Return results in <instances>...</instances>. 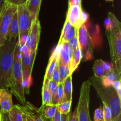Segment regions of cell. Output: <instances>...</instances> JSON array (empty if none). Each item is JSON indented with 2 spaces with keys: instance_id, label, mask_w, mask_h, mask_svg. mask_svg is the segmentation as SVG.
<instances>
[{
  "instance_id": "6da1fadb",
  "label": "cell",
  "mask_w": 121,
  "mask_h": 121,
  "mask_svg": "<svg viewBox=\"0 0 121 121\" xmlns=\"http://www.w3.org/2000/svg\"><path fill=\"white\" fill-rule=\"evenodd\" d=\"M18 41V38L7 40L3 46H0V89L10 87L14 51Z\"/></svg>"
},
{
  "instance_id": "7a4b0ae2",
  "label": "cell",
  "mask_w": 121,
  "mask_h": 121,
  "mask_svg": "<svg viewBox=\"0 0 121 121\" xmlns=\"http://www.w3.org/2000/svg\"><path fill=\"white\" fill-rule=\"evenodd\" d=\"M89 80L96 91L102 104H105L111 109L112 121H113L121 114V99L118 97L117 91L112 86H104L102 83L101 79L95 77H91Z\"/></svg>"
},
{
  "instance_id": "3957f363",
  "label": "cell",
  "mask_w": 121,
  "mask_h": 121,
  "mask_svg": "<svg viewBox=\"0 0 121 121\" xmlns=\"http://www.w3.org/2000/svg\"><path fill=\"white\" fill-rule=\"evenodd\" d=\"M10 92L14 95L18 101L24 105L26 104V97L23 86V75L21 65V47L18 41L14 54V64L12 70L10 82Z\"/></svg>"
},
{
  "instance_id": "277c9868",
  "label": "cell",
  "mask_w": 121,
  "mask_h": 121,
  "mask_svg": "<svg viewBox=\"0 0 121 121\" xmlns=\"http://www.w3.org/2000/svg\"><path fill=\"white\" fill-rule=\"evenodd\" d=\"M109 44L112 65L118 75L121 74V23L119 22L110 31H106Z\"/></svg>"
},
{
  "instance_id": "5b68a950",
  "label": "cell",
  "mask_w": 121,
  "mask_h": 121,
  "mask_svg": "<svg viewBox=\"0 0 121 121\" xmlns=\"http://www.w3.org/2000/svg\"><path fill=\"white\" fill-rule=\"evenodd\" d=\"M91 86V82L89 80L85 81L82 85L77 107L78 121H92L89 113Z\"/></svg>"
},
{
  "instance_id": "8992f818",
  "label": "cell",
  "mask_w": 121,
  "mask_h": 121,
  "mask_svg": "<svg viewBox=\"0 0 121 121\" xmlns=\"http://www.w3.org/2000/svg\"><path fill=\"white\" fill-rule=\"evenodd\" d=\"M21 47V46H20ZM21 65L23 75V86L25 93H29V89L31 84L32 70L36 56L31 54L26 45L21 47Z\"/></svg>"
},
{
  "instance_id": "52a82bcc",
  "label": "cell",
  "mask_w": 121,
  "mask_h": 121,
  "mask_svg": "<svg viewBox=\"0 0 121 121\" xmlns=\"http://www.w3.org/2000/svg\"><path fill=\"white\" fill-rule=\"evenodd\" d=\"M17 10V6L5 3L0 13V46L7 40L9 26Z\"/></svg>"
},
{
  "instance_id": "ba28073f",
  "label": "cell",
  "mask_w": 121,
  "mask_h": 121,
  "mask_svg": "<svg viewBox=\"0 0 121 121\" xmlns=\"http://www.w3.org/2000/svg\"><path fill=\"white\" fill-rule=\"evenodd\" d=\"M78 41L79 47L86 60L92 59L93 50V41L86 25L83 24L78 30Z\"/></svg>"
},
{
  "instance_id": "9c48e42d",
  "label": "cell",
  "mask_w": 121,
  "mask_h": 121,
  "mask_svg": "<svg viewBox=\"0 0 121 121\" xmlns=\"http://www.w3.org/2000/svg\"><path fill=\"white\" fill-rule=\"evenodd\" d=\"M17 13L19 27L18 37H20L28 34L33 21L25 3L17 5Z\"/></svg>"
},
{
  "instance_id": "30bf717a",
  "label": "cell",
  "mask_w": 121,
  "mask_h": 121,
  "mask_svg": "<svg viewBox=\"0 0 121 121\" xmlns=\"http://www.w3.org/2000/svg\"><path fill=\"white\" fill-rule=\"evenodd\" d=\"M41 26L39 20L33 21L27 35L26 46L31 54L37 55L38 46L40 41Z\"/></svg>"
},
{
  "instance_id": "8fae6325",
  "label": "cell",
  "mask_w": 121,
  "mask_h": 121,
  "mask_svg": "<svg viewBox=\"0 0 121 121\" xmlns=\"http://www.w3.org/2000/svg\"><path fill=\"white\" fill-rule=\"evenodd\" d=\"M22 113L27 115L31 121H48L43 115L40 108L35 107L33 104L27 102L24 105H14Z\"/></svg>"
},
{
  "instance_id": "7c38bea8",
  "label": "cell",
  "mask_w": 121,
  "mask_h": 121,
  "mask_svg": "<svg viewBox=\"0 0 121 121\" xmlns=\"http://www.w3.org/2000/svg\"><path fill=\"white\" fill-rule=\"evenodd\" d=\"M61 46H62V44L60 45V46L57 45L56 47L53 51L50 57L49 61H48V65H47V68H46L42 88H44V87L48 86V83H49L50 80L52 79V74H53L54 69H55L56 66L58 62V60H59Z\"/></svg>"
},
{
  "instance_id": "4fadbf2b",
  "label": "cell",
  "mask_w": 121,
  "mask_h": 121,
  "mask_svg": "<svg viewBox=\"0 0 121 121\" xmlns=\"http://www.w3.org/2000/svg\"><path fill=\"white\" fill-rule=\"evenodd\" d=\"M82 11L81 5L69 6L66 20L76 29H79L80 26L83 25L82 22Z\"/></svg>"
},
{
  "instance_id": "5bb4252c",
  "label": "cell",
  "mask_w": 121,
  "mask_h": 121,
  "mask_svg": "<svg viewBox=\"0 0 121 121\" xmlns=\"http://www.w3.org/2000/svg\"><path fill=\"white\" fill-rule=\"evenodd\" d=\"M14 106L11 92L8 89H0V111L3 114L8 113Z\"/></svg>"
},
{
  "instance_id": "9a60e30c",
  "label": "cell",
  "mask_w": 121,
  "mask_h": 121,
  "mask_svg": "<svg viewBox=\"0 0 121 121\" xmlns=\"http://www.w3.org/2000/svg\"><path fill=\"white\" fill-rule=\"evenodd\" d=\"M42 0H27L26 4V7L31 15L33 21L39 20V11Z\"/></svg>"
},
{
  "instance_id": "2e32d148",
  "label": "cell",
  "mask_w": 121,
  "mask_h": 121,
  "mask_svg": "<svg viewBox=\"0 0 121 121\" xmlns=\"http://www.w3.org/2000/svg\"><path fill=\"white\" fill-rule=\"evenodd\" d=\"M72 56V54L70 51L68 43H63L62 44L61 50L60 52L59 60L62 63L69 66L70 68Z\"/></svg>"
},
{
  "instance_id": "e0dca14e",
  "label": "cell",
  "mask_w": 121,
  "mask_h": 121,
  "mask_svg": "<svg viewBox=\"0 0 121 121\" xmlns=\"http://www.w3.org/2000/svg\"><path fill=\"white\" fill-rule=\"evenodd\" d=\"M19 34V27L18 23L17 13H15L13 17L9 26V30L8 32V37L7 40H12V39H17L18 38Z\"/></svg>"
},
{
  "instance_id": "ac0fdd59",
  "label": "cell",
  "mask_w": 121,
  "mask_h": 121,
  "mask_svg": "<svg viewBox=\"0 0 121 121\" xmlns=\"http://www.w3.org/2000/svg\"><path fill=\"white\" fill-rule=\"evenodd\" d=\"M83 58V54L82 52L80 47H78L75 52L72 54L71 58V65H70V73L73 74V72L77 69L82 59Z\"/></svg>"
},
{
  "instance_id": "d6986e66",
  "label": "cell",
  "mask_w": 121,
  "mask_h": 121,
  "mask_svg": "<svg viewBox=\"0 0 121 121\" xmlns=\"http://www.w3.org/2000/svg\"><path fill=\"white\" fill-rule=\"evenodd\" d=\"M64 94L66 101H72V75H69L62 83Z\"/></svg>"
},
{
  "instance_id": "ffe728a7",
  "label": "cell",
  "mask_w": 121,
  "mask_h": 121,
  "mask_svg": "<svg viewBox=\"0 0 121 121\" xmlns=\"http://www.w3.org/2000/svg\"><path fill=\"white\" fill-rule=\"evenodd\" d=\"M121 79V76L118 75L115 70H112L111 72H109L105 75V76L101 79L102 85L105 87L112 86V84L113 82Z\"/></svg>"
},
{
  "instance_id": "44dd1931",
  "label": "cell",
  "mask_w": 121,
  "mask_h": 121,
  "mask_svg": "<svg viewBox=\"0 0 121 121\" xmlns=\"http://www.w3.org/2000/svg\"><path fill=\"white\" fill-rule=\"evenodd\" d=\"M104 60L102 59H98L94 63L93 70L95 78L102 79L105 75L104 69Z\"/></svg>"
},
{
  "instance_id": "7402d4cb",
  "label": "cell",
  "mask_w": 121,
  "mask_h": 121,
  "mask_svg": "<svg viewBox=\"0 0 121 121\" xmlns=\"http://www.w3.org/2000/svg\"><path fill=\"white\" fill-rule=\"evenodd\" d=\"M58 66L60 73V83H62L65 79L69 75H72L70 73V68L69 66L62 63L58 60Z\"/></svg>"
},
{
  "instance_id": "603a6c76",
  "label": "cell",
  "mask_w": 121,
  "mask_h": 121,
  "mask_svg": "<svg viewBox=\"0 0 121 121\" xmlns=\"http://www.w3.org/2000/svg\"><path fill=\"white\" fill-rule=\"evenodd\" d=\"M44 117L47 119H50L53 118L57 111L56 105H49L41 106L40 108Z\"/></svg>"
},
{
  "instance_id": "cb8c5ba5",
  "label": "cell",
  "mask_w": 121,
  "mask_h": 121,
  "mask_svg": "<svg viewBox=\"0 0 121 121\" xmlns=\"http://www.w3.org/2000/svg\"><path fill=\"white\" fill-rule=\"evenodd\" d=\"M66 100L65 99V94L63 92V83H59L58 85L56 95L55 99L53 102V105H57L59 104H61L63 102H66Z\"/></svg>"
},
{
  "instance_id": "d4e9b609",
  "label": "cell",
  "mask_w": 121,
  "mask_h": 121,
  "mask_svg": "<svg viewBox=\"0 0 121 121\" xmlns=\"http://www.w3.org/2000/svg\"><path fill=\"white\" fill-rule=\"evenodd\" d=\"M72 101H66L57 105V110L61 114L68 115L70 112Z\"/></svg>"
},
{
  "instance_id": "484cf974",
  "label": "cell",
  "mask_w": 121,
  "mask_h": 121,
  "mask_svg": "<svg viewBox=\"0 0 121 121\" xmlns=\"http://www.w3.org/2000/svg\"><path fill=\"white\" fill-rule=\"evenodd\" d=\"M52 105V95L48 86L42 88V106Z\"/></svg>"
},
{
  "instance_id": "4316f807",
  "label": "cell",
  "mask_w": 121,
  "mask_h": 121,
  "mask_svg": "<svg viewBox=\"0 0 121 121\" xmlns=\"http://www.w3.org/2000/svg\"><path fill=\"white\" fill-rule=\"evenodd\" d=\"M8 117L11 121H22V113L16 107L14 106V108L8 113Z\"/></svg>"
},
{
  "instance_id": "83f0119b",
  "label": "cell",
  "mask_w": 121,
  "mask_h": 121,
  "mask_svg": "<svg viewBox=\"0 0 121 121\" xmlns=\"http://www.w3.org/2000/svg\"><path fill=\"white\" fill-rule=\"evenodd\" d=\"M69 46L70 51L72 54L76 51V50L79 47V41H78V31L76 32V34L74 35V36L68 42Z\"/></svg>"
},
{
  "instance_id": "f1b7e54d",
  "label": "cell",
  "mask_w": 121,
  "mask_h": 121,
  "mask_svg": "<svg viewBox=\"0 0 121 121\" xmlns=\"http://www.w3.org/2000/svg\"><path fill=\"white\" fill-rule=\"evenodd\" d=\"M58 85H59V83H57L54 82V81L52 80H50L49 83L48 84V89L49 90L50 92L51 95H52V105L53 104L54 99H55Z\"/></svg>"
},
{
  "instance_id": "f546056e",
  "label": "cell",
  "mask_w": 121,
  "mask_h": 121,
  "mask_svg": "<svg viewBox=\"0 0 121 121\" xmlns=\"http://www.w3.org/2000/svg\"><path fill=\"white\" fill-rule=\"evenodd\" d=\"M71 26H72V25L70 24V22L66 19V21H65V24H64L63 27V29L62 30H61L60 39H59V42H58L57 46H60V45L62 44V42H63V40L64 37H65V35H66L67 31H68L69 30V28L71 27Z\"/></svg>"
},
{
  "instance_id": "4dcf8cb0",
  "label": "cell",
  "mask_w": 121,
  "mask_h": 121,
  "mask_svg": "<svg viewBox=\"0 0 121 121\" xmlns=\"http://www.w3.org/2000/svg\"><path fill=\"white\" fill-rule=\"evenodd\" d=\"M78 29H76V28H74L73 26H71L70 28H69L67 32L66 33V35H65V37H64L63 40L62 44L63 43H68L73 37L76 34V32L78 31Z\"/></svg>"
},
{
  "instance_id": "1f68e13d",
  "label": "cell",
  "mask_w": 121,
  "mask_h": 121,
  "mask_svg": "<svg viewBox=\"0 0 121 121\" xmlns=\"http://www.w3.org/2000/svg\"><path fill=\"white\" fill-rule=\"evenodd\" d=\"M103 112H104V121H112V112L111 109L105 104H103Z\"/></svg>"
},
{
  "instance_id": "d6a6232c",
  "label": "cell",
  "mask_w": 121,
  "mask_h": 121,
  "mask_svg": "<svg viewBox=\"0 0 121 121\" xmlns=\"http://www.w3.org/2000/svg\"><path fill=\"white\" fill-rule=\"evenodd\" d=\"M94 121H104V112L103 109L101 107L97 108L95 111L94 114Z\"/></svg>"
},
{
  "instance_id": "836d02e7",
  "label": "cell",
  "mask_w": 121,
  "mask_h": 121,
  "mask_svg": "<svg viewBox=\"0 0 121 121\" xmlns=\"http://www.w3.org/2000/svg\"><path fill=\"white\" fill-rule=\"evenodd\" d=\"M52 80L54 81V82L57 83H60V73H59V66H58V62L57 63L55 69L54 70L53 74H52Z\"/></svg>"
},
{
  "instance_id": "e575fe53",
  "label": "cell",
  "mask_w": 121,
  "mask_h": 121,
  "mask_svg": "<svg viewBox=\"0 0 121 121\" xmlns=\"http://www.w3.org/2000/svg\"><path fill=\"white\" fill-rule=\"evenodd\" d=\"M104 69L105 71V74H107L109 72H111L112 70L115 69L114 67H113L112 64L109 63L105 62V61H104Z\"/></svg>"
},
{
  "instance_id": "d590c367",
  "label": "cell",
  "mask_w": 121,
  "mask_h": 121,
  "mask_svg": "<svg viewBox=\"0 0 121 121\" xmlns=\"http://www.w3.org/2000/svg\"><path fill=\"white\" fill-rule=\"evenodd\" d=\"M78 121L77 108L75 109V110L74 111V112H70V113H69V121Z\"/></svg>"
},
{
  "instance_id": "8d00e7d4",
  "label": "cell",
  "mask_w": 121,
  "mask_h": 121,
  "mask_svg": "<svg viewBox=\"0 0 121 121\" xmlns=\"http://www.w3.org/2000/svg\"><path fill=\"white\" fill-rule=\"evenodd\" d=\"M121 79H118V80H116V81L113 82V83L112 84V86L115 91H118V90H121Z\"/></svg>"
},
{
  "instance_id": "74e56055",
  "label": "cell",
  "mask_w": 121,
  "mask_h": 121,
  "mask_svg": "<svg viewBox=\"0 0 121 121\" xmlns=\"http://www.w3.org/2000/svg\"><path fill=\"white\" fill-rule=\"evenodd\" d=\"M5 3L17 6L23 4V0H5Z\"/></svg>"
},
{
  "instance_id": "f35d334b",
  "label": "cell",
  "mask_w": 121,
  "mask_h": 121,
  "mask_svg": "<svg viewBox=\"0 0 121 121\" xmlns=\"http://www.w3.org/2000/svg\"><path fill=\"white\" fill-rule=\"evenodd\" d=\"M51 121H60L61 120V113L57 110L55 115L50 119Z\"/></svg>"
},
{
  "instance_id": "ab89813d",
  "label": "cell",
  "mask_w": 121,
  "mask_h": 121,
  "mask_svg": "<svg viewBox=\"0 0 121 121\" xmlns=\"http://www.w3.org/2000/svg\"><path fill=\"white\" fill-rule=\"evenodd\" d=\"M81 0H69V6L81 5Z\"/></svg>"
},
{
  "instance_id": "60d3db41",
  "label": "cell",
  "mask_w": 121,
  "mask_h": 121,
  "mask_svg": "<svg viewBox=\"0 0 121 121\" xmlns=\"http://www.w3.org/2000/svg\"><path fill=\"white\" fill-rule=\"evenodd\" d=\"M69 121V114H61V120L60 121Z\"/></svg>"
},
{
  "instance_id": "b9f144b4",
  "label": "cell",
  "mask_w": 121,
  "mask_h": 121,
  "mask_svg": "<svg viewBox=\"0 0 121 121\" xmlns=\"http://www.w3.org/2000/svg\"><path fill=\"white\" fill-rule=\"evenodd\" d=\"M2 121H11L9 119V117H8V113L3 114V119H2Z\"/></svg>"
},
{
  "instance_id": "7bdbcfd3",
  "label": "cell",
  "mask_w": 121,
  "mask_h": 121,
  "mask_svg": "<svg viewBox=\"0 0 121 121\" xmlns=\"http://www.w3.org/2000/svg\"><path fill=\"white\" fill-rule=\"evenodd\" d=\"M22 121H31L27 115H26L24 114V113H22Z\"/></svg>"
},
{
  "instance_id": "ee69618b",
  "label": "cell",
  "mask_w": 121,
  "mask_h": 121,
  "mask_svg": "<svg viewBox=\"0 0 121 121\" xmlns=\"http://www.w3.org/2000/svg\"><path fill=\"white\" fill-rule=\"evenodd\" d=\"M5 4V0H0V13Z\"/></svg>"
},
{
  "instance_id": "f6af8a7d",
  "label": "cell",
  "mask_w": 121,
  "mask_h": 121,
  "mask_svg": "<svg viewBox=\"0 0 121 121\" xmlns=\"http://www.w3.org/2000/svg\"><path fill=\"white\" fill-rule=\"evenodd\" d=\"M113 121H121V114L119 115L118 117H117Z\"/></svg>"
},
{
  "instance_id": "bcb514c9",
  "label": "cell",
  "mask_w": 121,
  "mask_h": 121,
  "mask_svg": "<svg viewBox=\"0 0 121 121\" xmlns=\"http://www.w3.org/2000/svg\"><path fill=\"white\" fill-rule=\"evenodd\" d=\"M3 119V113L0 111V121H2Z\"/></svg>"
},
{
  "instance_id": "7dc6e473",
  "label": "cell",
  "mask_w": 121,
  "mask_h": 121,
  "mask_svg": "<svg viewBox=\"0 0 121 121\" xmlns=\"http://www.w3.org/2000/svg\"><path fill=\"white\" fill-rule=\"evenodd\" d=\"M27 1V0H23V3H25V2H26Z\"/></svg>"
},
{
  "instance_id": "c3c4849f",
  "label": "cell",
  "mask_w": 121,
  "mask_h": 121,
  "mask_svg": "<svg viewBox=\"0 0 121 121\" xmlns=\"http://www.w3.org/2000/svg\"><path fill=\"white\" fill-rule=\"evenodd\" d=\"M106 1H113V0H106Z\"/></svg>"
}]
</instances>
